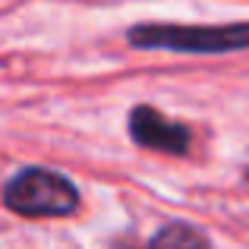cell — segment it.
Returning a JSON list of instances; mask_svg holds the SVG:
<instances>
[{
	"mask_svg": "<svg viewBox=\"0 0 249 249\" xmlns=\"http://www.w3.org/2000/svg\"><path fill=\"white\" fill-rule=\"evenodd\" d=\"M3 205L25 218H67L79 208V189L48 167H25L3 186Z\"/></svg>",
	"mask_w": 249,
	"mask_h": 249,
	"instance_id": "1",
	"label": "cell"
},
{
	"mask_svg": "<svg viewBox=\"0 0 249 249\" xmlns=\"http://www.w3.org/2000/svg\"><path fill=\"white\" fill-rule=\"evenodd\" d=\"M129 44L183 54H224L249 48V25H136Z\"/></svg>",
	"mask_w": 249,
	"mask_h": 249,
	"instance_id": "2",
	"label": "cell"
},
{
	"mask_svg": "<svg viewBox=\"0 0 249 249\" xmlns=\"http://www.w3.org/2000/svg\"><path fill=\"white\" fill-rule=\"evenodd\" d=\"M129 133L139 145L155 148V152H167V155L189 152V129L183 123L167 120L164 114H158L155 107H145V104L129 114Z\"/></svg>",
	"mask_w": 249,
	"mask_h": 249,
	"instance_id": "3",
	"label": "cell"
},
{
	"mask_svg": "<svg viewBox=\"0 0 249 249\" xmlns=\"http://www.w3.org/2000/svg\"><path fill=\"white\" fill-rule=\"evenodd\" d=\"M148 249H208L205 237L199 231L186 224H167L155 233V240L148 243Z\"/></svg>",
	"mask_w": 249,
	"mask_h": 249,
	"instance_id": "4",
	"label": "cell"
}]
</instances>
